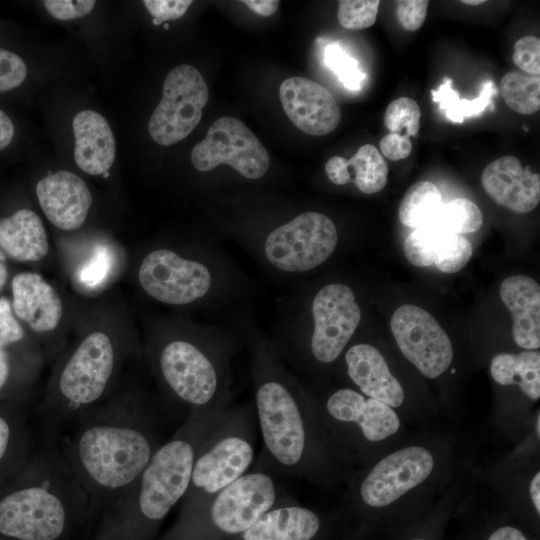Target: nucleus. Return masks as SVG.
Listing matches in <instances>:
<instances>
[{"label": "nucleus", "instance_id": "f257e3e1", "mask_svg": "<svg viewBox=\"0 0 540 540\" xmlns=\"http://www.w3.org/2000/svg\"><path fill=\"white\" fill-rule=\"evenodd\" d=\"M65 429L58 449L86 491L90 511L109 510L161 444L155 414L129 396L107 399Z\"/></svg>", "mask_w": 540, "mask_h": 540}, {"label": "nucleus", "instance_id": "f03ea898", "mask_svg": "<svg viewBox=\"0 0 540 540\" xmlns=\"http://www.w3.org/2000/svg\"><path fill=\"white\" fill-rule=\"evenodd\" d=\"M225 409L196 411L154 452L134 484L108 510L110 540H134L184 498L196 456Z\"/></svg>", "mask_w": 540, "mask_h": 540}, {"label": "nucleus", "instance_id": "7ed1b4c3", "mask_svg": "<svg viewBox=\"0 0 540 540\" xmlns=\"http://www.w3.org/2000/svg\"><path fill=\"white\" fill-rule=\"evenodd\" d=\"M89 498L58 447L48 441L21 483L0 499V533L17 540H59Z\"/></svg>", "mask_w": 540, "mask_h": 540}, {"label": "nucleus", "instance_id": "20e7f679", "mask_svg": "<svg viewBox=\"0 0 540 540\" xmlns=\"http://www.w3.org/2000/svg\"><path fill=\"white\" fill-rule=\"evenodd\" d=\"M119 358L117 345L102 331L87 334L66 356L41 405L49 441L81 413L108 399Z\"/></svg>", "mask_w": 540, "mask_h": 540}, {"label": "nucleus", "instance_id": "39448f33", "mask_svg": "<svg viewBox=\"0 0 540 540\" xmlns=\"http://www.w3.org/2000/svg\"><path fill=\"white\" fill-rule=\"evenodd\" d=\"M245 411H224L201 446L184 496L189 515L248 472L255 456L252 418Z\"/></svg>", "mask_w": 540, "mask_h": 540}, {"label": "nucleus", "instance_id": "423d86ee", "mask_svg": "<svg viewBox=\"0 0 540 540\" xmlns=\"http://www.w3.org/2000/svg\"><path fill=\"white\" fill-rule=\"evenodd\" d=\"M255 406L269 465L290 476L305 475L312 431L304 404L284 382L267 379L256 389Z\"/></svg>", "mask_w": 540, "mask_h": 540}, {"label": "nucleus", "instance_id": "0eeeda50", "mask_svg": "<svg viewBox=\"0 0 540 540\" xmlns=\"http://www.w3.org/2000/svg\"><path fill=\"white\" fill-rule=\"evenodd\" d=\"M157 367L167 390L186 416L223 409L218 403L219 376L213 361L197 345L172 340L158 353Z\"/></svg>", "mask_w": 540, "mask_h": 540}, {"label": "nucleus", "instance_id": "6e6552de", "mask_svg": "<svg viewBox=\"0 0 540 540\" xmlns=\"http://www.w3.org/2000/svg\"><path fill=\"white\" fill-rule=\"evenodd\" d=\"M337 242V230L329 217L319 212H304L271 231L264 251L275 268L304 272L325 262Z\"/></svg>", "mask_w": 540, "mask_h": 540}, {"label": "nucleus", "instance_id": "1a4fd4ad", "mask_svg": "<svg viewBox=\"0 0 540 540\" xmlns=\"http://www.w3.org/2000/svg\"><path fill=\"white\" fill-rule=\"evenodd\" d=\"M162 92L150 117L148 132L156 143L169 146L185 139L196 128L209 91L198 69L182 64L166 75Z\"/></svg>", "mask_w": 540, "mask_h": 540}, {"label": "nucleus", "instance_id": "9d476101", "mask_svg": "<svg viewBox=\"0 0 540 540\" xmlns=\"http://www.w3.org/2000/svg\"><path fill=\"white\" fill-rule=\"evenodd\" d=\"M278 496V486L269 473L248 471L188 516L203 514L214 530L238 535L273 508Z\"/></svg>", "mask_w": 540, "mask_h": 540}, {"label": "nucleus", "instance_id": "9b49d317", "mask_svg": "<svg viewBox=\"0 0 540 540\" xmlns=\"http://www.w3.org/2000/svg\"><path fill=\"white\" fill-rule=\"evenodd\" d=\"M190 158L201 172L226 164L252 180L261 178L270 165L269 154L256 135L231 116H222L210 125L206 137L193 147Z\"/></svg>", "mask_w": 540, "mask_h": 540}, {"label": "nucleus", "instance_id": "f8f14e48", "mask_svg": "<svg viewBox=\"0 0 540 540\" xmlns=\"http://www.w3.org/2000/svg\"><path fill=\"white\" fill-rule=\"evenodd\" d=\"M391 331L402 352L424 376L437 378L453 360V347L447 333L425 309L402 305L390 321Z\"/></svg>", "mask_w": 540, "mask_h": 540}, {"label": "nucleus", "instance_id": "ddd939ff", "mask_svg": "<svg viewBox=\"0 0 540 540\" xmlns=\"http://www.w3.org/2000/svg\"><path fill=\"white\" fill-rule=\"evenodd\" d=\"M138 280L153 299L172 305L188 304L203 297L212 282L205 265L167 249L154 250L145 256Z\"/></svg>", "mask_w": 540, "mask_h": 540}, {"label": "nucleus", "instance_id": "4468645a", "mask_svg": "<svg viewBox=\"0 0 540 540\" xmlns=\"http://www.w3.org/2000/svg\"><path fill=\"white\" fill-rule=\"evenodd\" d=\"M312 316V355L321 363H331L340 356L361 320L354 292L340 283L322 287L313 299Z\"/></svg>", "mask_w": 540, "mask_h": 540}, {"label": "nucleus", "instance_id": "2eb2a0df", "mask_svg": "<svg viewBox=\"0 0 540 540\" xmlns=\"http://www.w3.org/2000/svg\"><path fill=\"white\" fill-rule=\"evenodd\" d=\"M433 467V456L426 448L400 449L372 468L360 485V497L370 507L387 506L421 484Z\"/></svg>", "mask_w": 540, "mask_h": 540}, {"label": "nucleus", "instance_id": "dca6fc26", "mask_svg": "<svg viewBox=\"0 0 540 540\" xmlns=\"http://www.w3.org/2000/svg\"><path fill=\"white\" fill-rule=\"evenodd\" d=\"M279 98L286 116L306 134H329L341 120V109L333 95L309 78H287L280 85Z\"/></svg>", "mask_w": 540, "mask_h": 540}, {"label": "nucleus", "instance_id": "f3484780", "mask_svg": "<svg viewBox=\"0 0 540 540\" xmlns=\"http://www.w3.org/2000/svg\"><path fill=\"white\" fill-rule=\"evenodd\" d=\"M36 194L46 218L65 231L80 228L92 204V194L84 180L67 170H59L40 179Z\"/></svg>", "mask_w": 540, "mask_h": 540}, {"label": "nucleus", "instance_id": "a211bd4d", "mask_svg": "<svg viewBox=\"0 0 540 540\" xmlns=\"http://www.w3.org/2000/svg\"><path fill=\"white\" fill-rule=\"evenodd\" d=\"M481 183L497 204L513 212L527 213L539 204V174L523 167L514 156H502L489 163L482 172Z\"/></svg>", "mask_w": 540, "mask_h": 540}, {"label": "nucleus", "instance_id": "6ab92c4d", "mask_svg": "<svg viewBox=\"0 0 540 540\" xmlns=\"http://www.w3.org/2000/svg\"><path fill=\"white\" fill-rule=\"evenodd\" d=\"M325 409L332 420L356 425L363 437L372 442L386 439L400 427V420L392 407L350 388L331 394L326 400Z\"/></svg>", "mask_w": 540, "mask_h": 540}, {"label": "nucleus", "instance_id": "aec40b11", "mask_svg": "<svg viewBox=\"0 0 540 540\" xmlns=\"http://www.w3.org/2000/svg\"><path fill=\"white\" fill-rule=\"evenodd\" d=\"M12 309L36 333L54 331L62 318L63 306L55 288L36 272L16 274L11 282Z\"/></svg>", "mask_w": 540, "mask_h": 540}, {"label": "nucleus", "instance_id": "412c9836", "mask_svg": "<svg viewBox=\"0 0 540 540\" xmlns=\"http://www.w3.org/2000/svg\"><path fill=\"white\" fill-rule=\"evenodd\" d=\"M345 362L350 379L367 397L390 407L403 403V388L377 348L365 343L353 345L345 354Z\"/></svg>", "mask_w": 540, "mask_h": 540}, {"label": "nucleus", "instance_id": "4be33fe9", "mask_svg": "<svg viewBox=\"0 0 540 540\" xmlns=\"http://www.w3.org/2000/svg\"><path fill=\"white\" fill-rule=\"evenodd\" d=\"M74 160L89 175H104L116 155V142L107 120L94 110L78 112L72 122Z\"/></svg>", "mask_w": 540, "mask_h": 540}, {"label": "nucleus", "instance_id": "5701e85b", "mask_svg": "<svg viewBox=\"0 0 540 540\" xmlns=\"http://www.w3.org/2000/svg\"><path fill=\"white\" fill-rule=\"evenodd\" d=\"M500 297L512 314V336L527 350L540 347V286L529 276L514 275L503 280Z\"/></svg>", "mask_w": 540, "mask_h": 540}, {"label": "nucleus", "instance_id": "b1692460", "mask_svg": "<svg viewBox=\"0 0 540 540\" xmlns=\"http://www.w3.org/2000/svg\"><path fill=\"white\" fill-rule=\"evenodd\" d=\"M0 250L19 262L42 260L49 251V242L39 215L20 209L0 219Z\"/></svg>", "mask_w": 540, "mask_h": 540}, {"label": "nucleus", "instance_id": "393cba45", "mask_svg": "<svg viewBox=\"0 0 540 540\" xmlns=\"http://www.w3.org/2000/svg\"><path fill=\"white\" fill-rule=\"evenodd\" d=\"M318 515L305 507L271 508L242 534V540H311L319 531Z\"/></svg>", "mask_w": 540, "mask_h": 540}, {"label": "nucleus", "instance_id": "a878e982", "mask_svg": "<svg viewBox=\"0 0 540 540\" xmlns=\"http://www.w3.org/2000/svg\"><path fill=\"white\" fill-rule=\"evenodd\" d=\"M494 381L501 385H517L532 400L540 397V353L526 350L519 354H496L490 364Z\"/></svg>", "mask_w": 540, "mask_h": 540}, {"label": "nucleus", "instance_id": "bb28decb", "mask_svg": "<svg viewBox=\"0 0 540 540\" xmlns=\"http://www.w3.org/2000/svg\"><path fill=\"white\" fill-rule=\"evenodd\" d=\"M442 195L430 181L413 184L405 193L399 205L400 222L410 228L428 225L442 206Z\"/></svg>", "mask_w": 540, "mask_h": 540}, {"label": "nucleus", "instance_id": "cd10ccee", "mask_svg": "<svg viewBox=\"0 0 540 540\" xmlns=\"http://www.w3.org/2000/svg\"><path fill=\"white\" fill-rule=\"evenodd\" d=\"M451 84L452 80L446 77L436 90L431 91V94L433 101L439 104V109L453 123H463L466 118L480 115L492 103V97L497 94L494 83L488 80L478 97L473 100L460 99Z\"/></svg>", "mask_w": 540, "mask_h": 540}, {"label": "nucleus", "instance_id": "c85d7f7f", "mask_svg": "<svg viewBox=\"0 0 540 540\" xmlns=\"http://www.w3.org/2000/svg\"><path fill=\"white\" fill-rule=\"evenodd\" d=\"M352 182L365 194H374L384 188L388 177V166L377 148L366 144L348 160Z\"/></svg>", "mask_w": 540, "mask_h": 540}, {"label": "nucleus", "instance_id": "c756f323", "mask_svg": "<svg viewBox=\"0 0 540 540\" xmlns=\"http://www.w3.org/2000/svg\"><path fill=\"white\" fill-rule=\"evenodd\" d=\"M505 103L515 112L530 115L540 109L539 76L508 72L500 81Z\"/></svg>", "mask_w": 540, "mask_h": 540}, {"label": "nucleus", "instance_id": "7c9ffc66", "mask_svg": "<svg viewBox=\"0 0 540 540\" xmlns=\"http://www.w3.org/2000/svg\"><path fill=\"white\" fill-rule=\"evenodd\" d=\"M482 222V213L474 202L466 198H456L442 204L435 217L426 226L435 227L446 233L462 235L479 230Z\"/></svg>", "mask_w": 540, "mask_h": 540}, {"label": "nucleus", "instance_id": "2f4dec72", "mask_svg": "<svg viewBox=\"0 0 540 540\" xmlns=\"http://www.w3.org/2000/svg\"><path fill=\"white\" fill-rule=\"evenodd\" d=\"M472 253L473 247L467 238L442 231L436 248L434 264L441 272L456 273L467 264Z\"/></svg>", "mask_w": 540, "mask_h": 540}, {"label": "nucleus", "instance_id": "473e14b6", "mask_svg": "<svg viewBox=\"0 0 540 540\" xmlns=\"http://www.w3.org/2000/svg\"><path fill=\"white\" fill-rule=\"evenodd\" d=\"M441 232L432 226L414 229L404 241V253L407 260L417 267L432 265Z\"/></svg>", "mask_w": 540, "mask_h": 540}, {"label": "nucleus", "instance_id": "72a5a7b5", "mask_svg": "<svg viewBox=\"0 0 540 540\" xmlns=\"http://www.w3.org/2000/svg\"><path fill=\"white\" fill-rule=\"evenodd\" d=\"M421 110L417 102L408 97L392 101L384 114V124L390 133L415 136L420 129Z\"/></svg>", "mask_w": 540, "mask_h": 540}, {"label": "nucleus", "instance_id": "f704fd0d", "mask_svg": "<svg viewBox=\"0 0 540 540\" xmlns=\"http://www.w3.org/2000/svg\"><path fill=\"white\" fill-rule=\"evenodd\" d=\"M324 60L344 87L353 91L361 89L366 75L360 69L358 62L338 43L329 44L325 48Z\"/></svg>", "mask_w": 540, "mask_h": 540}, {"label": "nucleus", "instance_id": "c9c22d12", "mask_svg": "<svg viewBox=\"0 0 540 540\" xmlns=\"http://www.w3.org/2000/svg\"><path fill=\"white\" fill-rule=\"evenodd\" d=\"M379 4L378 0H341L338 2L337 19L346 29L369 28L376 21Z\"/></svg>", "mask_w": 540, "mask_h": 540}, {"label": "nucleus", "instance_id": "e433bc0d", "mask_svg": "<svg viewBox=\"0 0 540 540\" xmlns=\"http://www.w3.org/2000/svg\"><path fill=\"white\" fill-rule=\"evenodd\" d=\"M27 76V66L16 53L0 48V92L20 86Z\"/></svg>", "mask_w": 540, "mask_h": 540}, {"label": "nucleus", "instance_id": "4c0bfd02", "mask_svg": "<svg viewBox=\"0 0 540 540\" xmlns=\"http://www.w3.org/2000/svg\"><path fill=\"white\" fill-rule=\"evenodd\" d=\"M513 62L529 75L540 74V39L536 36L520 38L513 48Z\"/></svg>", "mask_w": 540, "mask_h": 540}, {"label": "nucleus", "instance_id": "58836bf2", "mask_svg": "<svg viewBox=\"0 0 540 540\" xmlns=\"http://www.w3.org/2000/svg\"><path fill=\"white\" fill-rule=\"evenodd\" d=\"M25 332L15 316L11 302L0 298V348H6L23 340Z\"/></svg>", "mask_w": 540, "mask_h": 540}, {"label": "nucleus", "instance_id": "ea45409f", "mask_svg": "<svg viewBox=\"0 0 540 540\" xmlns=\"http://www.w3.org/2000/svg\"><path fill=\"white\" fill-rule=\"evenodd\" d=\"M48 13L59 20H71L88 15L95 7L93 0H46Z\"/></svg>", "mask_w": 540, "mask_h": 540}, {"label": "nucleus", "instance_id": "a19ab883", "mask_svg": "<svg viewBox=\"0 0 540 540\" xmlns=\"http://www.w3.org/2000/svg\"><path fill=\"white\" fill-rule=\"evenodd\" d=\"M397 19L407 31H416L424 23L429 1L427 0H402L396 2Z\"/></svg>", "mask_w": 540, "mask_h": 540}, {"label": "nucleus", "instance_id": "79ce46f5", "mask_svg": "<svg viewBox=\"0 0 540 540\" xmlns=\"http://www.w3.org/2000/svg\"><path fill=\"white\" fill-rule=\"evenodd\" d=\"M143 4L153 16V24L159 25L167 20L182 17L192 1L190 0H145Z\"/></svg>", "mask_w": 540, "mask_h": 540}, {"label": "nucleus", "instance_id": "37998d69", "mask_svg": "<svg viewBox=\"0 0 540 540\" xmlns=\"http://www.w3.org/2000/svg\"><path fill=\"white\" fill-rule=\"evenodd\" d=\"M380 150L386 158L398 161L411 154L412 143L404 134L389 133L380 140Z\"/></svg>", "mask_w": 540, "mask_h": 540}, {"label": "nucleus", "instance_id": "c03bdc74", "mask_svg": "<svg viewBox=\"0 0 540 540\" xmlns=\"http://www.w3.org/2000/svg\"><path fill=\"white\" fill-rule=\"evenodd\" d=\"M325 172L328 179L336 185H344L352 182L348 160L341 156L329 158L325 164Z\"/></svg>", "mask_w": 540, "mask_h": 540}, {"label": "nucleus", "instance_id": "a18cd8bd", "mask_svg": "<svg viewBox=\"0 0 540 540\" xmlns=\"http://www.w3.org/2000/svg\"><path fill=\"white\" fill-rule=\"evenodd\" d=\"M15 428L4 414L0 413V465L10 455L15 440Z\"/></svg>", "mask_w": 540, "mask_h": 540}, {"label": "nucleus", "instance_id": "49530a36", "mask_svg": "<svg viewBox=\"0 0 540 540\" xmlns=\"http://www.w3.org/2000/svg\"><path fill=\"white\" fill-rule=\"evenodd\" d=\"M92 261V260H91ZM107 254L105 251H99L93 258V261L88 265V267L83 270L82 280L93 284L99 282L101 278L104 277L107 272Z\"/></svg>", "mask_w": 540, "mask_h": 540}, {"label": "nucleus", "instance_id": "de8ad7c7", "mask_svg": "<svg viewBox=\"0 0 540 540\" xmlns=\"http://www.w3.org/2000/svg\"><path fill=\"white\" fill-rule=\"evenodd\" d=\"M241 2L256 14L264 17L273 15L280 4L277 0H244Z\"/></svg>", "mask_w": 540, "mask_h": 540}, {"label": "nucleus", "instance_id": "09e8293b", "mask_svg": "<svg viewBox=\"0 0 540 540\" xmlns=\"http://www.w3.org/2000/svg\"><path fill=\"white\" fill-rule=\"evenodd\" d=\"M14 133L15 128L12 120L0 109V151L12 142Z\"/></svg>", "mask_w": 540, "mask_h": 540}, {"label": "nucleus", "instance_id": "8fccbe9b", "mask_svg": "<svg viewBox=\"0 0 540 540\" xmlns=\"http://www.w3.org/2000/svg\"><path fill=\"white\" fill-rule=\"evenodd\" d=\"M487 540H530L518 528L502 526L493 531Z\"/></svg>", "mask_w": 540, "mask_h": 540}, {"label": "nucleus", "instance_id": "3c124183", "mask_svg": "<svg viewBox=\"0 0 540 540\" xmlns=\"http://www.w3.org/2000/svg\"><path fill=\"white\" fill-rule=\"evenodd\" d=\"M5 348H0V390H2L11 375V363Z\"/></svg>", "mask_w": 540, "mask_h": 540}, {"label": "nucleus", "instance_id": "603ef678", "mask_svg": "<svg viewBox=\"0 0 540 540\" xmlns=\"http://www.w3.org/2000/svg\"><path fill=\"white\" fill-rule=\"evenodd\" d=\"M530 497L537 514H540V473H536L529 487Z\"/></svg>", "mask_w": 540, "mask_h": 540}, {"label": "nucleus", "instance_id": "864d4df0", "mask_svg": "<svg viewBox=\"0 0 540 540\" xmlns=\"http://www.w3.org/2000/svg\"><path fill=\"white\" fill-rule=\"evenodd\" d=\"M8 273L6 266V256L2 250H0V290L3 288L7 281Z\"/></svg>", "mask_w": 540, "mask_h": 540}, {"label": "nucleus", "instance_id": "5fc2aeb1", "mask_svg": "<svg viewBox=\"0 0 540 540\" xmlns=\"http://www.w3.org/2000/svg\"><path fill=\"white\" fill-rule=\"evenodd\" d=\"M461 2L466 4V5H480V4L484 3L485 1H483V0H463Z\"/></svg>", "mask_w": 540, "mask_h": 540}, {"label": "nucleus", "instance_id": "6e6d98bb", "mask_svg": "<svg viewBox=\"0 0 540 540\" xmlns=\"http://www.w3.org/2000/svg\"><path fill=\"white\" fill-rule=\"evenodd\" d=\"M539 419H540V416L538 415V416H537V433H538V435H539V433H540V431H539V430H540V429H539V426H540V420H539Z\"/></svg>", "mask_w": 540, "mask_h": 540}, {"label": "nucleus", "instance_id": "4d7b16f0", "mask_svg": "<svg viewBox=\"0 0 540 540\" xmlns=\"http://www.w3.org/2000/svg\"><path fill=\"white\" fill-rule=\"evenodd\" d=\"M412 540H426V539H422V538H417V539H412Z\"/></svg>", "mask_w": 540, "mask_h": 540}]
</instances>
